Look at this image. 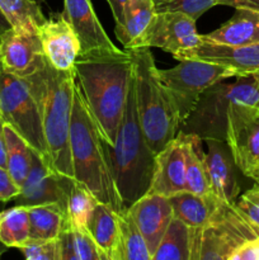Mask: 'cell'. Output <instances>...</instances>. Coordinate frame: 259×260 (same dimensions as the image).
<instances>
[{"instance_id": "cell-1", "label": "cell", "mask_w": 259, "mask_h": 260, "mask_svg": "<svg viewBox=\"0 0 259 260\" xmlns=\"http://www.w3.org/2000/svg\"><path fill=\"white\" fill-rule=\"evenodd\" d=\"M74 73L102 137L114 145L132 79L131 55L118 47L80 52Z\"/></svg>"}, {"instance_id": "cell-2", "label": "cell", "mask_w": 259, "mask_h": 260, "mask_svg": "<svg viewBox=\"0 0 259 260\" xmlns=\"http://www.w3.org/2000/svg\"><path fill=\"white\" fill-rule=\"evenodd\" d=\"M32 91L42 119L48 150L47 167L74 179L70 154V122L73 113L75 73L58 71L46 62L24 79Z\"/></svg>"}, {"instance_id": "cell-3", "label": "cell", "mask_w": 259, "mask_h": 260, "mask_svg": "<svg viewBox=\"0 0 259 260\" xmlns=\"http://www.w3.org/2000/svg\"><path fill=\"white\" fill-rule=\"evenodd\" d=\"M102 142L122 205L127 210L149 190L155 161V154L150 149L140 123L134 70L116 142L109 145L103 137Z\"/></svg>"}, {"instance_id": "cell-4", "label": "cell", "mask_w": 259, "mask_h": 260, "mask_svg": "<svg viewBox=\"0 0 259 260\" xmlns=\"http://www.w3.org/2000/svg\"><path fill=\"white\" fill-rule=\"evenodd\" d=\"M70 154L74 179L85 185L101 203L114 211H123L98 126L83 99L75 81L70 122Z\"/></svg>"}, {"instance_id": "cell-5", "label": "cell", "mask_w": 259, "mask_h": 260, "mask_svg": "<svg viewBox=\"0 0 259 260\" xmlns=\"http://www.w3.org/2000/svg\"><path fill=\"white\" fill-rule=\"evenodd\" d=\"M132 57L140 123L155 155L179 131V117L172 95L163 84L149 47L126 48Z\"/></svg>"}, {"instance_id": "cell-6", "label": "cell", "mask_w": 259, "mask_h": 260, "mask_svg": "<svg viewBox=\"0 0 259 260\" xmlns=\"http://www.w3.org/2000/svg\"><path fill=\"white\" fill-rule=\"evenodd\" d=\"M234 103L258 107L259 73L235 76L234 81L223 80L210 86L200 96L189 116L180 123L179 131L197 136L202 141L226 142L228 114Z\"/></svg>"}, {"instance_id": "cell-7", "label": "cell", "mask_w": 259, "mask_h": 260, "mask_svg": "<svg viewBox=\"0 0 259 260\" xmlns=\"http://www.w3.org/2000/svg\"><path fill=\"white\" fill-rule=\"evenodd\" d=\"M259 230L236 208L235 203L221 202L210 221L201 229H190V260H230L231 255Z\"/></svg>"}, {"instance_id": "cell-8", "label": "cell", "mask_w": 259, "mask_h": 260, "mask_svg": "<svg viewBox=\"0 0 259 260\" xmlns=\"http://www.w3.org/2000/svg\"><path fill=\"white\" fill-rule=\"evenodd\" d=\"M2 119L25 140L47 165L48 150L37 102L24 79L0 71Z\"/></svg>"}, {"instance_id": "cell-9", "label": "cell", "mask_w": 259, "mask_h": 260, "mask_svg": "<svg viewBox=\"0 0 259 260\" xmlns=\"http://www.w3.org/2000/svg\"><path fill=\"white\" fill-rule=\"evenodd\" d=\"M159 76L174 101L182 123L193 111L200 96L210 86L234 78V74L215 63L180 60L174 68L159 69Z\"/></svg>"}, {"instance_id": "cell-10", "label": "cell", "mask_w": 259, "mask_h": 260, "mask_svg": "<svg viewBox=\"0 0 259 260\" xmlns=\"http://www.w3.org/2000/svg\"><path fill=\"white\" fill-rule=\"evenodd\" d=\"M193 18L179 12H156L154 19L131 48L156 47L177 57L202 41Z\"/></svg>"}, {"instance_id": "cell-11", "label": "cell", "mask_w": 259, "mask_h": 260, "mask_svg": "<svg viewBox=\"0 0 259 260\" xmlns=\"http://www.w3.org/2000/svg\"><path fill=\"white\" fill-rule=\"evenodd\" d=\"M226 144L236 168L250 178L259 160V108L231 104L228 114Z\"/></svg>"}, {"instance_id": "cell-12", "label": "cell", "mask_w": 259, "mask_h": 260, "mask_svg": "<svg viewBox=\"0 0 259 260\" xmlns=\"http://www.w3.org/2000/svg\"><path fill=\"white\" fill-rule=\"evenodd\" d=\"M46 62L42 45L36 33L8 28L0 36V68L17 78L25 79Z\"/></svg>"}, {"instance_id": "cell-13", "label": "cell", "mask_w": 259, "mask_h": 260, "mask_svg": "<svg viewBox=\"0 0 259 260\" xmlns=\"http://www.w3.org/2000/svg\"><path fill=\"white\" fill-rule=\"evenodd\" d=\"M74 179L57 174L33 152L32 167L14 201L17 205L37 206L57 203L66 211L69 192Z\"/></svg>"}, {"instance_id": "cell-14", "label": "cell", "mask_w": 259, "mask_h": 260, "mask_svg": "<svg viewBox=\"0 0 259 260\" xmlns=\"http://www.w3.org/2000/svg\"><path fill=\"white\" fill-rule=\"evenodd\" d=\"M175 60H198L215 63L231 71L235 76L259 73V43L246 46H229L201 41L192 50H187Z\"/></svg>"}, {"instance_id": "cell-15", "label": "cell", "mask_w": 259, "mask_h": 260, "mask_svg": "<svg viewBox=\"0 0 259 260\" xmlns=\"http://www.w3.org/2000/svg\"><path fill=\"white\" fill-rule=\"evenodd\" d=\"M37 36L46 60L53 69L58 71L74 70L81 45L75 30L62 14L46 20L38 28Z\"/></svg>"}, {"instance_id": "cell-16", "label": "cell", "mask_w": 259, "mask_h": 260, "mask_svg": "<svg viewBox=\"0 0 259 260\" xmlns=\"http://www.w3.org/2000/svg\"><path fill=\"white\" fill-rule=\"evenodd\" d=\"M127 210L141 231L152 260L163 235L174 217L169 198L154 193H146L132 203Z\"/></svg>"}, {"instance_id": "cell-17", "label": "cell", "mask_w": 259, "mask_h": 260, "mask_svg": "<svg viewBox=\"0 0 259 260\" xmlns=\"http://www.w3.org/2000/svg\"><path fill=\"white\" fill-rule=\"evenodd\" d=\"M183 144V134L178 132L177 136L155 155L154 173L147 193L169 198L175 193L185 190V161Z\"/></svg>"}, {"instance_id": "cell-18", "label": "cell", "mask_w": 259, "mask_h": 260, "mask_svg": "<svg viewBox=\"0 0 259 260\" xmlns=\"http://www.w3.org/2000/svg\"><path fill=\"white\" fill-rule=\"evenodd\" d=\"M205 151V164L207 170L211 192L226 203H235L240 193L236 164L228 144L223 141L208 140Z\"/></svg>"}, {"instance_id": "cell-19", "label": "cell", "mask_w": 259, "mask_h": 260, "mask_svg": "<svg viewBox=\"0 0 259 260\" xmlns=\"http://www.w3.org/2000/svg\"><path fill=\"white\" fill-rule=\"evenodd\" d=\"M61 14L75 30L81 45L80 52L117 48L99 22L91 0H63Z\"/></svg>"}, {"instance_id": "cell-20", "label": "cell", "mask_w": 259, "mask_h": 260, "mask_svg": "<svg viewBox=\"0 0 259 260\" xmlns=\"http://www.w3.org/2000/svg\"><path fill=\"white\" fill-rule=\"evenodd\" d=\"M235 14L217 29L201 35L203 41L229 46L259 43V12L235 9Z\"/></svg>"}, {"instance_id": "cell-21", "label": "cell", "mask_w": 259, "mask_h": 260, "mask_svg": "<svg viewBox=\"0 0 259 260\" xmlns=\"http://www.w3.org/2000/svg\"><path fill=\"white\" fill-rule=\"evenodd\" d=\"M169 201L174 217L184 222L189 229L203 228L222 202L213 193L202 196L188 190L170 196Z\"/></svg>"}, {"instance_id": "cell-22", "label": "cell", "mask_w": 259, "mask_h": 260, "mask_svg": "<svg viewBox=\"0 0 259 260\" xmlns=\"http://www.w3.org/2000/svg\"><path fill=\"white\" fill-rule=\"evenodd\" d=\"M88 231L104 260H117L119 245L118 212L99 202L88 223Z\"/></svg>"}, {"instance_id": "cell-23", "label": "cell", "mask_w": 259, "mask_h": 260, "mask_svg": "<svg viewBox=\"0 0 259 260\" xmlns=\"http://www.w3.org/2000/svg\"><path fill=\"white\" fill-rule=\"evenodd\" d=\"M156 14L152 0H127L123 10V20L114 27V33L124 48H131L134 43L147 29Z\"/></svg>"}, {"instance_id": "cell-24", "label": "cell", "mask_w": 259, "mask_h": 260, "mask_svg": "<svg viewBox=\"0 0 259 260\" xmlns=\"http://www.w3.org/2000/svg\"><path fill=\"white\" fill-rule=\"evenodd\" d=\"M183 139H184L183 150H184L185 161V190L196 194H211L212 192L206 170L202 140L187 134H183Z\"/></svg>"}, {"instance_id": "cell-25", "label": "cell", "mask_w": 259, "mask_h": 260, "mask_svg": "<svg viewBox=\"0 0 259 260\" xmlns=\"http://www.w3.org/2000/svg\"><path fill=\"white\" fill-rule=\"evenodd\" d=\"M29 213L30 238H58L66 225V211L57 203L27 206Z\"/></svg>"}, {"instance_id": "cell-26", "label": "cell", "mask_w": 259, "mask_h": 260, "mask_svg": "<svg viewBox=\"0 0 259 260\" xmlns=\"http://www.w3.org/2000/svg\"><path fill=\"white\" fill-rule=\"evenodd\" d=\"M0 12L10 28L36 35L38 28L47 20L35 0H0Z\"/></svg>"}, {"instance_id": "cell-27", "label": "cell", "mask_w": 259, "mask_h": 260, "mask_svg": "<svg viewBox=\"0 0 259 260\" xmlns=\"http://www.w3.org/2000/svg\"><path fill=\"white\" fill-rule=\"evenodd\" d=\"M4 139L7 146V169L18 187H22L32 167L33 150L13 127L4 122Z\"/></svg>"}, {"instance_id": "cell-28", "label": "cell", "mask_w": 259, "mask_h": 260, "mask_svg": "<svg viewBox=\"0 0 259 260\" xmlns=\"http://www.w3.org/2000/svg\"><path fill=\"white\" fill-rule=\"evenodd\" d=\"M192 238L190 229L178 218L173 217L163 235L152 260H190Z\"/></svg>"}, {"instance_id": "cell-29", "label": "cell", "mask_w": 259, "mask_h": 260, "mask_svg": "<svg viewBox=\"0 0 259 260\" xmlns=\"http://www.w3.org/2000/svg\"><path fill=\"white\" fill-rule=\"evenodd\" d=\"M30 238L27 206L17 205L0 212V243L8 248H22Z\"/></svg>"}, {"instance_id": "cell-30", "label": "cell", "mask_w": 259, "mask_h": 260, "mask_svg": "<svg viewBox=\"0 0 259 260\" xmlns=\"http://www.w3.org/2000/svg\"><path fill=\"white\" fill-rule=\"evenodd\" d=\"M98 203L95 196L85 185L74 179L66 203L65 228L88 230L89 220Z\"/></svg>"}, {"instance_id": "cell-31", "label": "cell", "mask_w": 259, "mask_h": 260, "mask_svg": "<svg viewBox=\"0 0 259 260\" xmlns=\"http://www.w3.org/2000/svg\"><path fill=\"white\" fill-rule=\"evenodd\" d=\"M118 225L119 245L117 260H151L146 241L128 210L119 211Z\"/></svg>"}, {"instance_id": "cell-32", "label": "cell", "mask_w": 259, "mask_h": 260, "mask_svg": "<svg viewBox=\"0 0 259 260\" xmlns=\"http://www.w3.org/2000/svg\"><path fill=\"white\" fill-rule=\"evenodd\" d=\"M58 239L61 260H104L88 230L65 228Z\"/></svg>"}, {"instance_id": "cell-33", "label": "cell", "mask_w": 259, "mask_h": 260, "mask_svg": "<svg viewBox=\"0 0 259 260\" xmlns=\"http://www.w3.org/2000/svg\"><path fill=\"white\" fill-rule=\"evenodd\" d=\"M27 260H61L60 239H32L19 248Z\"/></svg>"}, {"instance_id": "cell-34", "label": "cell", "mask_w": 259, "mask_h": 260, "mask_svg": "<svg viewBox=\"0 0 259 260\" xmlns=\"http://www.w3.org/2000/svg\"><path fill=\"white\" fill-rule=\"evenodd\" d=\"M216 5L217 0H165L155 7L156 12H179L197 20Z\"/></svg>"}, {"instance_id": "cell-35", "label": "cell", "mask_w": 259, "mask_h": 260, "mask_svg": "<svg viewBox=\"0 0 259 260\" xmlns=\"http://www.w3.org/2000/svg\"><path fill=\"white\" fill-rule=\"evenodd\" d=\"M235 206L248 218L249 222L259 230V183L241 194Z\"/></svg>"}, {"instance_id": "cell-36", "label": "cell", "mask_w": 259, "mask_h": 260, "mask_svg": "<svg viewBox=\"0 0 259 260\" xmlns=\"http://www.w3.org/2000/svg\"><path fill=\"white\" fill-rule=\"evenodd\" d=\"M20 188L15 184L7 168L0 167V202H9L19 194Z\"/></svg>"}, {"instance_id": "cell-37", "label": "cell", "mask_w": 259, "mask_h": 260, "mask_svg": "<svg viewBox=\"0 0 259 260\" xmlns=\"http://www.w3.org/2000/svg\"><path fill=\"white\" fill-rule=\"evenodd\" d=\"M230 260H259V236L244 243L231 255Z\"/></svg>"}, {"instance_id": "cell-38", "label": "cell", "mask_w": 259, "mask_h": 260, "mask_svg": "<svg viewBox=\"0 0 259 260\" xmlns=\"http://www.w3.org/2000/svg\"><path fill=\"white\" fill-rule=\"evenodd\" d=\"M217 5H226L234 9H246L259 12V0H217Z\"/></svg>"}, {"instance_id": "cell-39", "label": "cell", "mask_w": 259, "mask_h": 260, "mask_svg": "<svg viewBox=\"0 0 259 260\" xmlns=\"http://www.w3.org/2000/svg\"><path fill=\"white\" fill-rule=\"evenodd\" d=\"M107 3H108V5L111 7L116 25L121 24L122 20H123V10L127 0H107Z\"/></svg>"}, {"instance_id": "cell-40", "label": "cell", "mask_w": 259, "mask_h": 260, "mask_svg": "<svg viewBox=\"0 0 259 260\" xmlns=\"http://www.w3.org/2000/svg\"><path fill=\"white\" fill-rule=\"evenodd\" d=\"M0 167L7 168V146L4 139V121L0 118Z\"/></svg>"}, {"instance_id": "cell-41", "label": "cell", "mask_w": 259, "mask_h": 260, "mask_svg": "<svg viewBox=\"0 0 259 260\" xmlns=\"http://www.w3.org/2000/svg\"><path fill=\"white\" fill-rule=\"evenodd\" d=\"M8 28H10L9 23L7 22V19L4 18V15H3L2 12H0V35H2V33H4Z\"/></svg>"}, {"instance_id": "cell-42", "label": "cell", "mask_w": 259, "mask_h": 260, "mask_svg": "<svg viewBox=\"0 0 259 260\" xmlns=\"http://www.w3.org/2000/svg\"><path fill=\"white\" fill-rule=\"evenodd\" d=\"M250 179H253L255 183H259V160H258V162H256L255 168H254V172H253V174H251Z\"/></svg>"}, {"instance_id": "cell-43", "label": "cell", "mask_w": 259, "mask_h": 260, "mask_svg": "<svg viewBox=\"0 0 259 260\" xmlns=\"http://www.w3.org/2000/svg\"><path fill=\"white\" fill-rule=\"evenodd\" d=\"M152 2H154V3H155V5H157V4H160V3L165 2V0H152Z\"/></svg>"}, {"instance_id": "cell-44", "label": "cell", "mask_w": 259, "mask_h": 260, "mask_svg": "<svg viewBox=\"0 0 259 260\" xmlns=\"http://www.w3.org/2000/svg\"><path fill=\"white\" fill-rule=\"evenodd\" d=\"M0 118H2V109H0Z\"/></svg>"}, {"instance_id": "cell-45", "label": "cell", "mask_w": 259, "mask_h": 260, "mask_svg": "<svg viewBox=\"0 0 259 260\" xmlns=\"http://www.w3.org/2000/svg\"><path fill=\"white\" fill-rule=\"evenodd\" d=\"M40 2H45V0H40Z\"/></svg>"}, {"instance_id": "cell-46", "label": "cell", "mask_w": 259, "mask_h": 260, "mask_svg": "<svg viewBox=\"0 0 259 260\" xmlns=\"http://www.w3.org/2000/svg\"><path fill=\"white\" fill-rule=\"evenodd\" d=\"M256 108H259V104H258V107H256Z\"/></svg>"}, {"instance_id": "cell-47", "label": "cell", "mask_w": 259, "mask_h": 260, "mask_svg": "<svg viewBox=\"0 0 259 260\" xmlns=\"http://www.w3.org/2000/svg\"><path fill=\"white\" fill-rule=\"evenodd\" d=\"M0 71H2V68H0Z\"/></svg>"}, {"instance_id": "cell-48", "label": "cell", "mask_w": 259, "mask_h": 260, "mask_svg": "<svg viewBox=\"0 0 259 260\" xmlns=\"http://www.w3.org/2000/svg\"><path fill=\"white\" fill-rule=\"evenodd\" d=\"M0 36H2V35H0Z\"/></svg>"}]
</instances>
